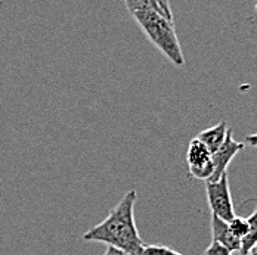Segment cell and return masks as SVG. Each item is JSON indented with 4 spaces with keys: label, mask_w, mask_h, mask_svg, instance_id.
<instances>
[{
    "label": "cell",
    "mask_w": 257,
    "mask_h": 255,
    "mask_svg": "<svg viewBox=\"0 0 257 255\" xmlns=\"http://www.w3.org/2000/svg\"><path fill=\"white\" fill-rule=\"evenodd\" d=\"M138 193L128 190L101 223L89 229L83 239L87 242H101L121 251L124 255H141L145 246L135 223V204Z\"/></svg>",
    "instance_id": "obj_1"
},
{
    "label": "cell",
    "mask_w": 257,
    "mask_h": 255,
    "mask_svg": "<svg viewBox=\"0 0 257 255\" xmlns=\"http://www.w3.org/2000/svg\"><path fill=\"white\" fill-rule=\"evenodd\" d=\"M138 26L142 28L145 36L153 42L155 48L161 52L176 67L185 65V56L180 48L179 39L175 26L169 17L155 11H139L132 14Z\"/></svg>",
    "instance_id": "obj_2"
},
{
    "label": "cell",
    "mask_w": 257,
    "mask_h": 255,
    "mask_svg": "<svg viewBox=\"0 0 257 255\" xmlns=\"http://www.w3.org/2000/svg\"><path fill=\"white\" fill-rule=\"evenodd\" d=\"M206 195L211 214L225 221H231L235 217V211H233V202L229 190L228 173H225L216 181H207Z\"/></svg>",
    "instance_id": "obj_3"
},
{
    "label": "cell",
    "mask_w": 257,
    "mask_h": 255,
    "mask_svg": "<svg viewBox=\"0 0 257 255\" xmlns=\"http://www.w3.org/2000/svg\"><path fill=\"white\" fill-rule=\"evenodd\" d=\"M186 161L189 168V176L197 180H208L213 176V162H211V152L207 146L197 137L189 142Z\"/></svg>",
    "instance_id": "obj_4"
},
{
    "label": "cell",
    "mask_w": 257,
    "mask_h": 255,
    "mask_svg": "<svg viewBox=\"0 0 257 255\" xmlns=\"http://www.w3.org/2000/svg\"><path fill=\"white\" fill-rule=\"evenodd\" d=\"M244 143L241 142H235L232 137V130L229 128L225 137V142L220 145V148L217 151L211 153V162H213V176L208 181H216L219 180L225 173H228V165L231 164V161L235 158V155L244 149Z\"/></svg>",
    "instance_id": "obj_5"
},
{
    "label": "cell",
    "mask_w": 257,
    "mask_h": 255,
    "mask_svg": "<svg viewBox=\"0 0 257 255\" xmlns=\"http://www.w3.org/2000/svg\"><path fill=\"white\" fill-rule=\"evenodd\" d=\"M211 234H213V240L222 243L231 252L241 249V240L232 234L229 226H228V221H225L213 214H211Z\"/></svg>",
    "instance_id": "obj_6"
},
{
    "label": "cell",
    "mask_w": 257,
    "mask_h": 255,
    "mask_svg": "<svg viewBox=\"0 0 257 255\" xmlns=\"http://www.w3.org/2000/svg\"><path fill=\"white\" fill-rule=\"evenodd\" d=\"M228 130H229L228 124H226L225 121H222V123H219V124L214 126V127L203 130V131H201L198 136H195V137L200 139V140L206 145L207 149L213 153L214 151H217V149L220 148V145L225 142V137H226Z\"/></svg>",
    "instance_id": "obj_7"
},
{
    "label": "cell",
    "mask_w": 257,
    "mask_h": 255,
    "mask_svg": "<svg viewBox=\"0 0 257 255\" xmlns=\"http://www.w3.org/2000/svg\"><path fill=\"white\" fill-rule=\"evenodd\" d=\"M247 221H248V231L241 239V249H239L242 255H248L251 248L257 243V209L247 218Z\"/></svg>",
    "instance_id": "obj_8"
},
{
    "label": "cell",
    "mask_w": 257,
    "mask_h": 255,
    "mask_svg": "<svg viewBox=\"0 0 257 255\" xmlns=\"http://www.w3.org/2000/svg\"><path fill=\"white\" fill-rule=\"evenodd\" d=\"M124 3H126V8L130 14H135L139 11H155V12H161L166 15V12L163 11V8L160 6V3L157 0H124Z\"/></svg>",
    "instance_id": "obj_9"
},
{
    "label": "cell",
    "mask_w": 257,
    "mask_h": 255,
    "mask_svg": "<svg viewBox=\"0 0 257 255\" xmlns=\"http://www.w3.org/2000/svg\"><path fill=\"white\" fill-rule=\"evenodd\" d=\"M228 226H229V230H231V233L235 236V237H238L239 240L247 234V231H248V221H247V218H244V217H233L231 221H228Z\"/></svg>",
    "instance_id": "obj_10"
},
{
    "label": "cell",
    "mask_w": 257,
    "mask_h": 255,
    "mask_svg": "<svg viewBox=\"0 0 257 255\" xmlns=\"http://www.w3.org/2000/svg\"><path fill=\"white\" fill-rule=\"evenodd\" d=\"M141 255H182L163 245H145Z\"/></svg>",
    "instance_id": "obj_11"
},
{
    "label": "cell",
    "mask_w": 257,
    "mask_h": 255,
    "mask_svg": "<svg viewBox=\"0 0 257 255\" xmlns=\"http://www.w3.org/2000/svg\"><path fill=\"white\" fill-rule=\"evenodd\" d=\"M204 255H232V252L223 246L222 243L216 242V240H211V243L207 246V249L204 251Z\"/></svg>",
    "instance_id": "obj_12"
},
{
    "label": "cell",
    "mask_w": 257,
    "mask_h": 255,
    "mask_svg": "<svg viewBox=\"0 0 257 255\" xmlns=\"http://www.w3.org/2000/svg\"><path fill=\"white\" fill-rule=\"evenodd\" d=\"M160 3V6L163 8V11L166 12V15L169 18H172V8H170V2L169 0H157Z\"/></svg>",
    "instance_id": "obj_13"
},
{
    "label": "cell",
    "mask_w": 257,
    "mask_h": 255,
    "mask_svg": "<svg viewBox=\"0 0 257 255\" xmlns=\"http://www.w3.org/2000/svg\"><path fill=\"white\" fill-rule=\"evenodd\" d=\"M245 143H247V145H250V146H254V148H257V133L256 134H250V136H247Z\"/></svg>",
    "instance_id": "obj_14"
},
{
    "label": "cell",
    "mask_w": 257,
    "mask_h": 255,
    "mask_svg": "<svg viewBox=\"0 0 257 255\" xmlns=\"http://www.w3.org/2000/svg\"><path fill=\"white\" fill-rule=\"evenodd\" d=\"M103 255H124L121 251H118V249H115V248H111V246H108L106 248V251H105V254Z\"/></svg>",
    "instance_id": "obj_15"
},
{
    "label": "cell",
    "mask_w": 257,
    "mask_h": 255,
    "mask_svg": "<svg viewBox=\"0 0 257 255\" xmlns=\"http://www.w3.org/2000/svg\"><path fill=\"white\" fill-rule=\"evenodd\" d=\"M248 255H257V243L253 246V248H251V251L248 252Z\"/></svg>",
    "instance_id": "obj_16"
},
{
    "label": "cell",
    "mask_w": 257,
    "mask_h": 255,
    "mask_svg": "<svg viewBox=\"0 0 257 255\" xmlns=\"http://www.w3.org/2000/svg\"><path fill=\"white\" fill-rule=\"evenodd\" d=\"M256 209H257V208H256Z\"/></svg>",
    "instance_id": "obj_17"
},
{
    "label": "cell",
    "mask_w": 257,
    "mask_h": 255,
    "mask_svg": "<svg viewBox=\"0 0 257 255\" xmlns=\"http://www.w3.org/2000/svg\"><path fill=\"white\" fill-rule=\"evenodd\" d=\"M241 255H242V254H241Z\"/></svg>",
    "instance_id": "obj_18"
}]
</instances>
